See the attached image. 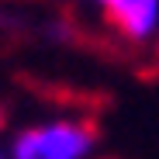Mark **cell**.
<instances>
[{
    "label": "cell",
    "mask_w": 159,
    "mask_h": 159,
    "mask_svg": "<svg viewBox=\"0 0 159 159\" xmlns=\"http://www.w3.org/2000/svg\"><path fill=\"white\" fill-rule=\"evenodd\" d=\"M104 14L125 42L131 45L159 42V0H111Z\"/></svg>",
    "instance_id": "2"
},
{
    "label": "cell",
    "mask_w": 159,
    "mask_h": 159,
    "mask_svg": "<svg viewBox=\"0 0 159 159\" xmlns=\"http://www.w3.org/2000/svg\"><path fill=\"white\" fill-rule=\"evenodd\" d=\"M156 52H159V42H156Z\"/></svg>",
    "instance_id": "5"
},
{
    "label": "cell",
    "mask_w": 159,
    "mask_h": 159,
    "mask_svg": "<svg viewBox=\"0 0 159 159\" xmlns=\"http://www.w3.org/2000/svg\"><path fill=\"white\" fill-rule=\"evenodd\" d=\"M7 152L11 159H97L100 128L83 114H52L14 131Z\"/></svg>",
    "instance_id": "1"
},
{
    "label": "cell",
    "mask_w": 159,
    "mask_h": 159,
    "mask_svg": "<svg viewBox=\"0 0 159 159\" xmlns=\"http://www.w3.org/2000/svg\"><path fill=\"white\" fill-rule=\"evenodd\" d=\"M0 159H11V152H7V149H4V145H0Z\"/></svg>",
    "instance_id": "4"
},
{
    "label": "cell",
    "mask_w": 159,
    "mask_h": 159,
    "mask_svg": "<svg viewBox=\"0 0 159 159\" xmlns=\"http://www.w3.org/2000/svg\"><path fill=\"white\" fill-rule=\"evenodd\" d=\"M83 4H90V7H97V11H107L111 0H83Z\"/></svg>",
    "instance_id": "3"
}]
</instances>
